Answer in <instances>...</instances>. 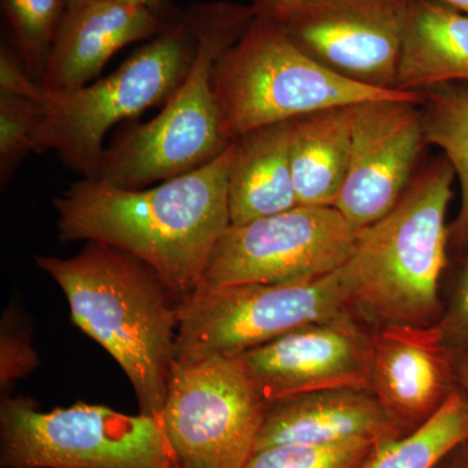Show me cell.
I'll return each instance as SVG.
<instances>
[{"label":"cell","instance_id":"4fadbf2b","mask_svg":"<svg viewBox=\"0 0 468 468\" xmlns=\"http://www.w3.org/2000/svg\"><path fill=\"white\" fill-rule=\"evenodd\" d=\"M374 335L350 311L236 356L267 405L319 390L371 389Z\"/></svg>","mask_w":468,"mask_h":468},{"label":"cell","instance_id":"5b68a950","mask_svg":"<svg viewBox=\"0 0 468 468\" xmlns=\"http://www.w3.org/2000/svg\"><path fill=\"white\" fill-rule=\"evenodd\" d=\"M212 82L229 143L316 111L419 92L378 90L345 79L302 51L276 20L258 16L218 58Z\"/></svg>","mask_w":468,"mask_h":468},{"label":"cell","instance_id":"cb8c5ba5","mask_svg":"<svg viewBox=\"0 0 468 468\" xmlns=\"http://www.w3.org/2000/svg\"><path fill=\"white\" fill-rule=\"evenodd\" d=\"M378 442L371 440L331 445H282L255 452L243 468H363Z\"/></svg>","mask_w":468,"mask_h":468},{"label":"cell","instance_id":"7c38bea8","mask_svg":"<svg viewBox=\"0 0 468 468\" xmlns=\"http://www.w3.org/2000/svg\"><path fill=\"white\" fill-rule=\"evenodd\" d=\"M421 92L353 104V147L346 180L334 207L356 230L392 211L430 144Z\"/></svg>","mask_w":468,"mask_h":468},{"label":"cell","instance_id":"d4e9b609","mask_svg":"<svg viewBox=\"0 0 468 468\" xmlns=\"http://www.w3.org/2000/svg\"><path fill=\"white\" fill-rule=\"evenodd\" d=\"M442 341L451 351H468V254L448 309L437 323Z\"/></svg>","mask_w":468,"mask_h":468},{"label":"cell","instance_id":"e0dca14e","mask_svg":"<svg viewBox=\"0 0 468 468\" xmlns=\"http://www.w3.org/2000/svg\"><path fill=\"white\" fill-rule=\"evenodd\" d=\"M230 226L297 207L291 162V120L233 141L228 177Z\"/></svg>","mask_w":468,"mask_h":468},{"label":"cell","instance_id":"603a6c76","mask_svg":"<svg viewBox=\"0 0 468 468\" xmlns=\"http://www.w3.org/2000/svg\"><path fill=\"white\" fill-rule=\"evenodd\" d=\"M45 119L41 101L0 95V184L5 186L30 153H38Z\"/></svg>","mask_w":468,"mask_h":468},{"label":"cell","instance_id":"ffe728a7","mask_svg":"<svg viewBox=\"0 0 468 468\" xmlns=\"http://www.w3.org/2000/svg\"><path fill=\"white\" fill-rule=\"evenodd\" d=\"M468 441V397L460 387L426 423L375 445L363 468H436Z\"/></svg>","mask_w":468,"mask_h":468},{"label":"cell","instance_id":"2e32d148","mask_svg":"<svg viewBox=\"0 0 468 468\" xmlns=\"http://www.w3.org/2000/svg\"><path fill=\"white\" fill-rule=\"evenodd\" d=\"M402 435L371 389L343 388L298 394L267 405L255 452L359 439L381 442Z\"/></svg>","mask_w":468,"mask_h":468},{"label":"cell","instance_id":"484cf974","mask_svg":"<svg viewBox=\"0 0 468 468\" xmlns=\"http://www.w3.org/2000/svg\"><path fill=\"white\" fill-rule=\"evenodd\" d=\"M0 95L41 101L42 86L34 81L14 46L3 39L0 46Z\"/></svg>","mask_w":468,"mask_h":468},{"label":"cell","instance_id":"6da1fadb","mask_svg":"<svg viewBox=\"0 0 468 468\" xmlns=\"http://www.w3.org/2000/svg\"><path fill=\"white\" fill-rule=\"evenodd\" d=\"M232 156L233 143L208 165L144 189L82 178L55 198L58 239L122 249L153 267L183 301L198 288L215 245L230 226Z\"/></svg>","mask_w":468,"mask_h":468},{"label":"cell","instance_id":"8fae6325","mask_svg":"<svg viewBox=\"0 0 468 468\" xmlns=\"http://www.w3.org/2000/svg\"><path fill=\"white\" fill-rule=\"evenodd\" d=\"M411 0H303L273 18L302 51L332 72L399 91Z\"/></svg>","mask_w":468,"mask_h":468},{"label":"cell","instance_id":"f1b7e54d","mask_svg":"<svg viewBox=\"0 0 468 468\" xmlns=\"http://www.w3.org/2000/svg\"><path fill=\"white\" fill-rule=\"evenodd\" d=\"M436 468H468V441L449 454Z\"/></svg>","mask_w":468,"mask_h":468},{"label":"cell","instance_id":"277c9868","mask_svg":"<svg viewBox=\"0 0 468 468\" xmlns=\"http://www.w3.org/2000/svg\"><path fill=\"white\" fill-rule=\"evenodd\" d=\"M185 15L197 42L192 67L158 116L129 126L106 147L98 177L104 183L144 189L208 165L232 144L221 131L212 76L254 12L251 5L218 0L190 5Z\"/></svg>","mask_w":468,"mask_h":468},{"label":"cell","instance_id":"4dcf8cb0","mask_svg":"<svg viewBox=\"0 0 468 468\" xmlns=\"http://www.w3.org/2000/svg\"><path fill=\"white\" fill-rule=\"evenodd\" d=\"M433 2L441 3V5H448V7L457 9V11L468 15V0H433Z\"/></svg>","mask_w":468,"mask_h":468},{"label":"cell","instance_id":"7a4b0ae2","mask_svg":"<svg viewBox=\"0 0 468 468\" xmlns=\"http://www.w3.org/2000/svg\"><path fill=\"white\" fill-rule=\"evenodd\" d=\"M36 263L66 294L75 325L125 372L140 414L159 419L176 365L175 292L153 267L109 243L88 241L75 257Z\"/></svg>","mask_w":468,"mask_h":468},{"label":"cell","instance_id":"5bb4252c","mask_svg":"<svg viewBox=\"0 0 468 468\" xmlns=\"http://www.w3.org/2000/svg\"><path fill=\"white\" fill-rule=\"evenodd\" d=\"M439 326L388 325L374 335L371 390L403 433L426 423L455 389Z\"/></svg>","mask_w":468,"mask_h":468},{"label":"cell","instance_id":"4316f807","mask_svg":"<svg viewBox=\"0 0 468 468\" xmlns=\"http://www.w3.org/2000/svg\"><path fill=\"white\" fill-rule=\"evenodd\" d=\"M301 2L303 0H252L250 5L255 16L276 18Z\"/></svg>","mask_w":468,"mask_h":468},{"label":"cell","instance_id":"3957f363","mask_svg":"<svg viewBox=\"0 0 468 468\" xmlns=\"http://www.w3.org/2000/svg\"><path fill=\"white\" fill-rule=\"evenodd\" d=\"M455 178L451 162L437 156L418 169L389 214L358 230L353 254L338 270L350 313L380 328L439 323Z\"/></svg>","mask_w":468,"mask_h":468},{"label":"cell","instance_id":"ac0fdd59","mask_svg":"<svg viewBox=\"0 0 468 468\" xmlns=\"http://www.w3.org/2000/svg\"><path fill=\"white\" fill-rule=\"evenodd\" d=\"M468 85V15L433 0H411L399 90Z\"/></svg>","mask_w":468,"mask_h":468},{"label":"cell","instance_id":"9a60e30c","mask_svg":"<svg viewBox=\"0 0 468 468\" xmlns=\"http://www.w3.org/2000/svg\"><path fill=\"white\" fill-rule=\"evenodd\" d=\"M174 11L160 14L120 0H90L67 14L48 58L42 88L64 92L90 84L117 51L162 32Z\"/></svg>","mask_w":468,"mask_h":468},{"label":"cell","instance_id":"7402d4cb","mask_svg":"<svg viewBox=\"0 0 468 468\" xmlns=\"http://www.w3.org/2000/svg\"><path fill=\"white\" fill-rule=\"evenodd\" d=\"M8 42L23 58L27 73L42 84L52 48L57 41L69 0H0Z\"/></svg>","mask_w":468,"mask_h":468},{"label":"cell","instance_id":"8992f818","mask_svg":"<svg viewBox=\"0 0 468 468\" xmlns=\"http://www.w3.org/2000/svg\"><path fill=\"white\" fill-rule=\"evenodd\" d=\"M196 50V37L186 15L175 9L162 32L106 79L72 91L42 88L45 119L38 153L57 151L67 167L84 178L97 180L107 132L151 107L165 106L183 84Z\"/></svg>","mask_w":468,"mask_h":468},{"label":"cell","instance_id":"44dd1931","mask_svg":"<svg viewBox=\"0 0 468 468\" xmlns=\"http://www.w3.org/2000/svg\"><path fill=\"white\" fill-rule=\"evenodd\" d=\"M421 112L430 144L441 149L460 181L461 205L449 226L451 242L468 246V85L451 82L421 90Z\"/></svg>","mask_w":468,"mask_h":468},{"label":"cell","instance_id":"ba28073f","mask_svg":"<svg viewBox=\"0 0 468 468\" xmlns=\"http://www.w3.org/2000/svg\"><path fill=\"white\" fill-rule=\"evenodd\" d=\"M346 311L338 270L302 284L197 288L180 302L176 365L215 356L236 358L294 329Z\"/></svg>","mask_w":468,"mask_h":468},{"label":"cell","instance_id":"f546056e","mask_svg":"<svg viewBox=\"0 0 468 468\" xmlns=\"http://www.w3.org/2000/svg\"><path fill=\"white\" fill-rule=\"evenodd\" d=\"M120 2L129 3V5H144V7L160 12V14H165V12L172 9L168 7V0H120Z\"/></svg>","mask_w":468,"mask_h":468},{"label":"cell","instance_id":"9c48e42d","mask_svg":"<svg viewBox=\"0 0 468 468\" xmlns=\"http://www.w3.org/2000/svg\"><path fill=\"white\" fill-rule=\"evenodd\" d=\"M358 230L332 206L297 207L229 226L221 234L198 288L291 285L340 270Z\"/></svg>","mask_w":468,"mask_h":468},{"label":"cell","instance_id":"30bf717a","mask_svg":"<svg viewBox=\"0 0 468 468\" xmlns=\"http://www.w3.org/2000/svg\"><path fill=\"white\" fill-rule=\"evenodd\" d=\"M266 410L241 363L215 356L175 365L159 419L178 467L243 468Z\"/></svg>","mask_w":468,"mask_h":468},{"label":"cell","instance_id":"1f68e13d","mask_svg":"<svg viewBox=\"0 0 468 468\" xmlns=\"http://www.w3.org/2000/svg\"><path fill=\"white\" fill-rule=\"evenodd\" d=\"M88 2H90V0H69V9H68V14H72V12L81 8L82 5H85Z\"/></svg>","mask_w":468,"mask_h":468},{"label":"cell","instance_id":"d6986e66","mask_svg":"<svg viewBox=\"0 0 468 468\" xmlns=\"http://www.w3.org/2000/svg\"><path fill=\"white\" fill-rule=\"evenodd\" d=\"M353 106L291 120V162L298 206L334 207L349 171Z\"/></svg>","mask_w":468,"mask_h":468},{"label":"cell","instance_id":"83f0119b","mask_svg":"<svg viewBox=\"0 0 468 468\" xmlns=\"http://www.w3.org/2000/svg\"><path fill=\"white\" fill-rule=\"evenodd\" d=\"M455 380L468 397V351H452Z\"/></svg>","mask_w":468,"mask_h":468},{"label":"cell","instance_id":"52a82bcc","mask_svg":"<svg viewBox=\"0 0 468 468\" xmlns=\"http://www.w3.org/2000/svg\"><path fill=\"white\" fill-rule=\"evenodd\" d=\"M2 468H180L158 418L77 402L43 412L27 397L0 406Z\"/></svg>","mask_w":468,"mask_h":468}]
</instances>
